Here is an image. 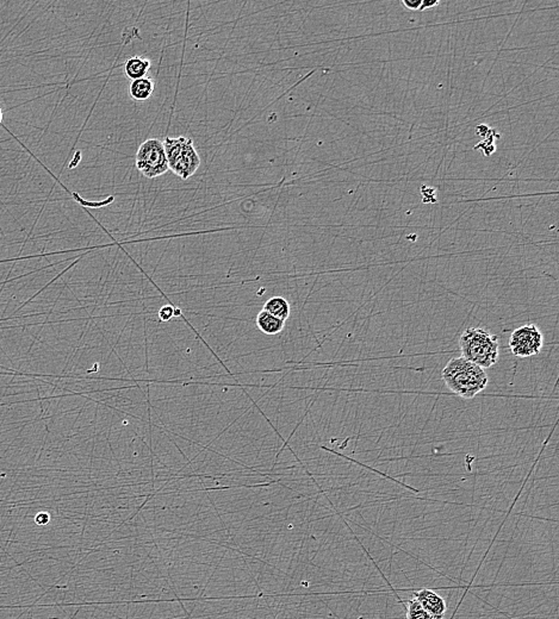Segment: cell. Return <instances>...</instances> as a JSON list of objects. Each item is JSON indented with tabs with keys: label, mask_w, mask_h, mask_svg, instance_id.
<instances>
[{
	"label": "cell",
	"mask_w": 559,
	"mask_h": 619,
	"mask_svg": "<svg viewBox=\"0 0 559 619\" xmlns=\"http://www.w3.org/2000/svg\"><path fill=\"white\" fill-rule=\"evenodd\" d=\"M263 311L268 312L272 316L285 322L290 316V305L283 297H273L265 303Z\"/></svg>",
	"instance_id": "30bf717a"
},
{
	"label": "cell",
	"mask_w": 559,
	"mask_h": 619,
	"mask_svg": "<svg viewBox=\"0 0 559 619\" xmlns=\"http://www.w3.org/2000/svg\"><path fill=\"white\" fill-rule=\"evenodd\" d=\"M135 164L139 172L147 179H155L169 172L164 142L158 139L144 141L136 152Z\"/></svg>",
	"instance_id": "277c9868"
},
{
	"label": "cell",
	"mask_w": 559,
	"mask_h": 619,
	"mask_svg": "<svg viewBox=\"0 0 559 619\" xmlns=\"http://www.w3.org/2000/svg\"><path fill=\"white\" fill-rule=\"evenodd\" d=\"M445 385L463 399H473L487 389L489 377L484 369L464 357H454L441 372Z\"/></svg>",
	"instance_id": "6da1fadb"
},
{
	"label": "cell",
	"mask_w": 559,
	"mask_h": 619,
	"mask_svg": "<svg viewBox=\"0 0 559 619\" xmlns=\"http://www.w3.org/2000/svg\"><path fill=\"white\" fill-rule=\"evenodd\" d=\"M174 316H177V317L181 316V308H174Z\"/></svg>",
	"instance_id": "e0dca14e"
},
{
	"label": "cell",
	"mask_w": 559,
	"mask_h": 619,
	"mask_svg": "<svg viewBox=\"0 0 559 619\" xmlns=\"http://www.w3.org/2000/svg\"><path fill=\"white\" fill-rule=\"evenodd\" d=\"M406 615L407 619H434L429 615L416 599L407 600L406 603Z\"/></svg>",
	"instance_id": "8fae6325"
},
{
	"label": "cell",
	"mask_w": 559,
	"mask_h": 619,
	"mask_svg": "<svg viewBox=\"0 0 559 619\" xmlns=\"http://www.w3.org/2000/svg\"><path fill=\"white\" fill-rule=\"evenodd\" d=\"M415 599L421 604V606L432 616L434 619H444L445 613H446V603L443 597H440L436 592L433 590H418L414 592Z\"/></svg>",
	"instance_id": "8992f818"
},
{
	"label": "cell",
	"mask_w": 559,
	"mask_h": 619,
	"mask_svg": "<svg viewBox=\"0 0 559 619\" xmlns=\"http://www.w3.org/2000/svg\"><path fill=\"white\" fill-rule=\"evenodd\" d=\"M439 5V1H433V3H428V1H422V5H421V8H420V11H424V10H428V8H436Z\"/></svg>",
	"instance_id": "2e32d148"
},
{
	"label": "cell",
	"mask_w": 559,
	"mask_h": 619,
	"mask_svg": "<svg viewBox=\"0 0 559 619\" xmlns=\"http://www.w3.org/2000/svg\"><path fill=\"white\" fill-rule=\"evenodd\" d=\"M402 5L404 8L409 10V11H414V10H418L420 11V8H421V5H422V0H419V1H402Z\"/></svg>",
	"instance_id": "5bb4252c"
},
{
	"label": "cell",
	"mask_w": 559,
	"mask_h": 619,
	"mask_svg": "<svg viewBox=\"0 0 559 619\" xmlns=\"http://www.w3.org/2000/svg\"><path fill=\"white\" fill-rule=\"evenodd\" d=\"M543 334L535 324L523 325L516 329L510 338V350L518 357L538 355L543 349Z\"/></svg>",
	"instance_id": "5b68a950"
},
{
	"label": "cell",
	"mask_w": 559,
	"mask_h": 619,
	"mask_svg": "<svg viewBox=\"0 0 559 619\" xmlns=\"http://www.w3.org/2000/svg\"><path fill=\"white\" fill-rule=\"evenodd\" d=\"M155 88L152 79L142 78L134 80L130 85V95L136 102H144L151 98Z\"/></svg>",
	"instance_id": "ba28073f"
},
{
	"label": "cell",
	"mask_w": 559,
	"mask_h": 619,
	"mask_svg": "<svg viewBox=\"0 0 559 619\" xmlns=\"http://www.w3.org/2000/svg\"><path fill=\"white\" fill-rule=\"evenodd\" d=\"M1 119H3V113H1V109H0V125H1Z\"/></svg>",
	"instance_id": "ac0fdd59"
},
{
	"label": "cell",
	"mask_w": 559,
	"mask_h": 619,
	"mask_svg": "<svg viewBox=\"0 0 559 619\" xmlns=\"http://www.w3.org/2000/svg\"><path fill=\"white\" fill-rule=\"evenodd\" d=\"M164 152L169 169L181 180H187L201 167V157L194 146V141L187 137H164Z\"/></svg>",
	"instance_id": "3957f363"
},
{
	"label": "cell",
	"mask_w": 559,
	"mask_h": 619,
	"mask_svg": "<svg viewBox=\"0 0 559 619\" xmlns=\"http://www.w3.org/2000/svg\"><path fill=\"white\" fill-rule=\"evenodd\" d=\"M159 317H160V320L162 322H169L172 317H174V308H173L172 305H167V306L161 308L160 311H159Z\"/></svg>",
	"instance_id": "7c38bea8"
},
{
	"label": "cell",
	"mask_w": 559,
	"mask_h": 619,
	"mask_svg": "<svg viewBox=\"0 0 559 619\" xmlns=\"http://www.w3.org/2000/svg\"><path fill=\"white\" fill-rule=\"evenodd\" d=\"M35 521L38 523V525H45L48 524V522H49V515L48 513H38L36 518H35Z\"/></svg>",
	"instance_id": "9a60e30c"
},
{
	"label": "cell",
	"mask_w": 559,
	"mask_h": 619,
	"mask_svg": "<svg viewBox=\"0 0 559 619\" xmlns=\"http://www.w3.org/2000/svg\"><path fill=\"white\" fill-rule=\"evenodd\" d=\"M422 194H424V203H436V189L431 187H422Z\"/></svg>",
	"instance_id": "4fadbf2b"
},
{
	"label": "cell",
	"mask_w": 559,
	"mask_h": 619,
	"mask_svg": "<svg viewBox=\"0 0 559 619\" xmlns=\"http://www.w3.org/2000/svg\"><path fill=\"white\" fill-rule=\"evenodd\" d=\"M459 348L461 356L483 369L490 368L498 362V337L484 329H466L459 338Z\"/></svg>",
	"instance_id": "7a4b0ae2"
},
{
	"label": "cell",
	"mask_w": 559,
	"mask_h": 619,
	"mask_svg": "<svg viewBox=\"0 0 559 619\" xmlns=\"http://www.w3.org/2000/svg\"><path fill=\"white\" fill-rule=\"evenodd\" d=\"M256 324L258 328L266 334V335H277L280 332L283 331L285 322L278 320L276 317L272 316L268 312L260 311L259 315L256 317Z\"/></svg>",
	"instance_id": "9c48e42d"
},
{
	"label": "cell",
	"mask_w": 559,
	"mask_h": 619,
	"mask_svg": "<svg viewBox=\"0 0 559 619\" xmlns=\"http://www.w3.org/2000/svg\"><path fill=\"white\" fill-rule=\"evenodd\" d=\"M149 70H151V61L142 56H132L128 58L124 63V73L128 78L132 79V81L144 78Z\"/></svg>",
	"instance_id": "52a82bcc"
}]
</instances>
